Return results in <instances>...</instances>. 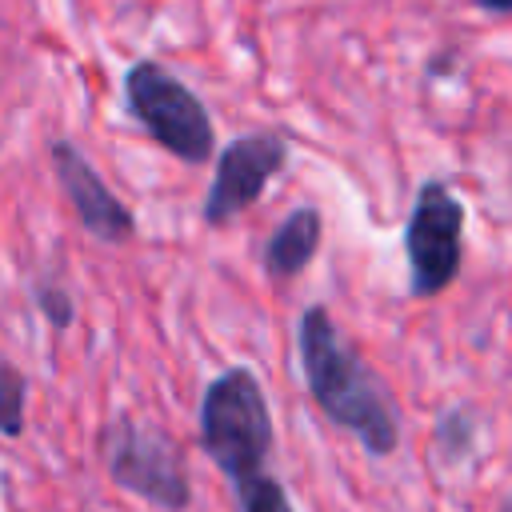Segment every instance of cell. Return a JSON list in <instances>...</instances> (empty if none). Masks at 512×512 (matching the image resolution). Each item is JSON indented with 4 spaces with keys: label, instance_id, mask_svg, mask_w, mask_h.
<instances>
[{
    "label": "cell",
    "instance_id": "cell-12",
    "mask_svg": "<svg viewBox=\"0 0 512 512\" xmlns=\"http://www.w3.org/2000/svg\"><path fill=\"white\" fill-rule=\"evenodd\" d=\"M36 304H40V312H44L56 328H68V324H72V300H68L64 288H56V284H40V288H36Z\"/></svg>",
    "mask_w": 512,
    "mask_h": 512
},
{
    "label": "cell",
    "instance_id": "cell-4",
    "mask_svg": "<svg viewBox=\"0 0 512 512\" xmlns=\"http://www.w3.org/2000/svg\"><path fill=\"white\" fill-rule=\"evenodd\" d=\"M100 452H104L108 476L120 488H128L140 500L160 504L168 512L188 508V496L192 492H188L180 448L160 428H148V424H136V420L120 416V420H112L104 428Z\"/></svg>",
    "mask_w": 512,
    "mask_h": 512
},
{
    "label": "cell",
    "instance_id": "cell-8",
    "mask_svg": "<svg viewBox=\"0 0 512 512\" xmlns=\"http://www.w3.org/2000/svg\"><path fill=\"white\" fill-rule=\"evenodd\" d=\"M320 248V212L316 208H296L268 240L264 248V268L272 276H296L308 268V260Z\"/></svg>",
    "mask_w": 512,
    "mask_h": 512
},
{
    "label": "cell",
    "instance_id": "cell-14",
    "mask_svg": "<svg viewBox=\"0 0 512 512\" xmlns=\"http://www.w3.org/2000/svg\"><path fill=\"white\" fill-rule=\"evenodd\" d=\"M504 512H512V504H508V508H504Z\"/></svg>",
    "mask_w": 512,
    "mask_h": 512
},
{
    "label": "cell",
    "instance_id": "cell-11",
    "mask_svg": "<svg viewBox=\"0 0 512 512\" xmlns=\"http://www.w3.org/2000/svg\"><path fill=\"white\" fill-rule=\"evenodd\" d=\"M236 500H240V512H292L284 484L272 480L268 472H256L244 484H236Z\"/></svg>",
    "mask_w": 512,
    "mask_h": 512
},
{
    "label": "cell",
    "instance_id": "cell-10",
    "mask_svg": "<svg viewBox=\"0 0 512 512\" xmlns=\"http://www.w3.org/2000/svg\"><path fill=\"white\" fill-rule=\"evenodd\" d=\"M24 376L8 360H0V436H20L24 432Z\"/></svg>",
    "mask_w": 512,
    "mask_h": 512
},
{
    "label": "cell",
    "instance_id": "cell-13",
    "mask_svg": "<svg viewBox=\"0 0 512 512\" xmlns=\"http://www.w3.org/2000/svg\"><path fill=\"white\" fill-rule=\"evenodd\" d=\"M484 12H512V0H476Z\"/></svg>",
    "mask_w": 512,
    "mask_h": 512
},
{
    "label": "cell",
    "instance_id": "cell-1",
    "mask_svg": "<svg viewBox=\"0 0 512 512\" xmlns=\"http://www.w3.org/2000/svg\"><path fill=\"white\" fill-rule=\"evenodd\" d=\"M300 364L312 400L332 424L352 432L372 456L396 452L400 412L388 396V384L364 364L356 344L340 336L324 304H312L300 316Z\"/></svg>",
    "mask_w": 512,
    "mask_h": 512
},
{
    "label": "cell",
    "instance_id": "cell-7",
    "mask_svg": "<svg viewBox=\"0 0 512 512\" xmlns=\"http://www.w3.org/2000/svg\"><path fill=\"white\" fill-rule=\"evenodd\" d=\"M52 168H56V176H60L64 196L72 200L76 220H80L96 240L120 244V240H128V236L136 232L132 212L108 192V184H104V180L96 176V168L80 156L76 144L56 140V144H52Z\"/></svg>",
    "mask_w": 512,
    "mask_h": 512
},
{
    "label": "cell",
    "instance_id": "cell-6",
    "mask_svg": "<svg viewBox=\"0 0 512 512\" xmlns=\"http://www.w3.org/2000/svg\"><path fill=\"white\" fill-rule=\"evenodd\" d=\"M288 160V144L272 132H252V136H236L220 160H216V176L204 200V220L208 224H228L236 220L252 200L264 196L268 180L280 172V164Z\"/></svg>",
    "mask_w": 512,
    "mask_h": 512
},
{
    "label": "cell",
    "instance_id": "cell-5",
    "mask_svg": "<svg viewBox=\"0 0 512 512\" xmlns=\"http://www.w3.org/2000/svg\"><path fill=\"white\" fill-rule=\"evenodd\" d=\"M460 232H464V208L448 192V184L428 180L416 192L408 228H404V252L412 268V296L428 300L444 292L460 272Z\"/></svg>",
    "mask_w": 512,
    "mask_h": 512
},
{
    "label": "cell",
    "instance_id": "cell-9",
    "mask_svg": "<svg viewBox=\"0 0 512 512\" xmlns=\"http://www.w3.org/2000/svg\"><path fill=\"white\" fill-rule=\"evenodd\" d=\"M476 444V420L468 408H448L440 420H436V448L440 456L448 460H464Z\"/></svg>",
    "mask_w": 512,
    "mask_h": 512
},
{
    "label": "cell",
    "instance_id": "cell-2",
    "mask_svg": "<svg viewBox=\"0 0 512 512\" xmlns=\"http://www.w3.org/2000/svg\"><path fill=\"white\" fill-rule=\"evenodd\" d=\"M200 448L236 484L264 472L272 448V416L264 392L248 368L220 372L200 400Z\"/></svg>",
    "mask_w": 512,
    "mask_h": 512
},
{
    "label": "cell",
    "instance_id": "cell-3",
    "mask_svg": "<svg viewBox=\"0 0 512 512\" xmlns=\"http://www.w3.org/2000/svg\"><path fill=\"white\" fill-rule=\"evenodd\" d=\"M124 96L132 116L152 132L156 144H164L172 156L188 164H204L212 156L216 132L204 112V104L160 64L140 60L124 76Z\"/></svg>",
    "mask_w": 512,
    "mask_h": 512
}]
</instances>
